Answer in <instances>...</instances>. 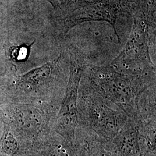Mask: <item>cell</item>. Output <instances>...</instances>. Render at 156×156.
I'll list each match as a JSON object with an SVG mask.
<instances>
[{"instance_id":"6da1fadb","label":"cell","mask_w":156,"mask_h":156,"mask_svg":"<svg viewBox=\"0 0 156 156\" xmlns=\"http://www.w3.org/2000/svg\"><path fill=\"white\" fill-rule=\"evenodd\" d=\"M88 80L95 89L124 112L129 119L138 117L140 95L147 89L155 85L119 73L111 65L90 67Z\"/></svg>"},{"instance_id":"7a4b0ae2","label":"cell","mask_w":156,"mask_h":156,"mask_svg":"<svg viewBox=\"0 0 156 156\" xmlns=\"http://www.w3.org/2000/svg\"><path fill=\"white\" fill-rule=\"evenodd\" d=\"M107 101L89 82L79 86L78 127L94 133L105 142L112 140L128 119L124 112L109 105Z\"/></svg>"},{"instance_id":"3957f363","label":"cell","mask_w":156,"mask_h":156,"mask_svg":"<svg viewBox=\"0 0 156 156\" xmlns=\"http://www.w3.org/2000/svg\"><path fill=\"white\" fill-rule=\"evenodd\" d=\"M70 72L60 106L53 125V132L68 143L76 145V130L79 124L78 100L80 82L86 68L83 54L73 47L69 51Z\"/></svg>"},{"instance_id":"277c9868","label":"cell","mask_w":156,"mask_h":156,"mask_svg":"<svg viewBox=\"0 0 156 156\" xmlns=\"http://www.w3.org/2000/svg\"><path fill=\"white\" fill-rule=\"evenodd\" d=\"M104 143L116 156H156V124L128 118L112 140Z\"/></svg>"},{"instance_id":"5b68a950","label":"cell","mask_w":156,"mask_h":156,"mask_svg":"<svg viewBox=\"0 0 156 156\" xmlns=\"http://www.w3.org/2000/svg\"><path fill=\"white\" fill-rule=\"evenodd\" d=\"M120 6L119 0H89L83 2L76 6L73 11L62 19V31L66 34L75 26L86 22H106L111 25L120 42L116 23Z\"/></svg>"},{"instance_id":"8992f818","label":"cell","mask_w":156,"mask_h":156,"mask_svg":"<svg viewBox=\"0 0 156 156\" xmlns=\"http://www.w3.org/2000/svg\"><path fill=\"white\" fill-rule=\"evenodd\" d=\"M55 109L42 104H24L16 108L15 124L17 127L33 144L49 134L51 119Z\"/></svg>"},{"instance_id":"52a82bcc","label":"cell","mask_w":156,"mask_h":156,"mask_svg":"<svg viewBox=\"0 0 156 156\" xmlns=\"http://www.w3.org/2000/svg\"><path fill=\"white\" fill-rule=\"evenodd\" d=\"M62 55L23 76L21 83L27 93L38 94L57 79Z\"/></svg>"},{"instance_id":"ba28073f","label":"cell","mask_w":156,"mask_h":156,"mask_svg":"<svg viewBox=\"0 0 156 156\" xmlns=\"http://www.w3.org/2000/svg\"><path fill=\"white\" fill-rule=\"evenodd\" d=\"M76 142L81 147L85 156H116L106 148L104 141L97 135L80 127L76 130Z\"/></svg>"},{"instance_id":"9c48e42d","label":"cell","mask_w":156,"mask_h":156,"mask_svg":"<svg viewBox=\"0 0 156 156\" xmlns=\"http://www.w3.org/2000/svg\"><path fill=\"white\" fill-rule=\"evenodd\" d=\"M19 144L16 138L9 130H6L1 140V149L7 155L13 156L19 149Z\"/></svg>"},{"instance_id":"30bf717a","label":"cell","mask_w":156,"mask_h":156,"mask_svg":"<svg viewBox=\"0 0 156 156\" xmlns=\"http://www.w3.org/2000/svg\"><path fill=\"white\" fill-rule=\"evenodd\" d=\"M32 44L30 45H21L20 46L12 48L11 53L12 58L14 60L17 61H22L26 60L28 57Z\"/></svg>"},{"instance_id":"8fae6325","label":"cell","mask_w":156,"mask_h":156,"mask_svg":"<svg viewBox=\"0 0 156 156\" xmlns=\"http://www.w3.org/2000/svg\"><path fill=\"white\" fill-rule=\"evenodd\" d=\"M62 1H63V2L66 5H75L76 6L79 4H81L82 2L89 1V0H62Z\"/></svg>"},{"instance_id":"7c38bea8","label":"cell","mask_w":156,"mask_h":156,"mask_svg":"<svg viewBox=\"0 0 156 156\" xmlns=\"http://www.w3.org/2000/svg\"><path fill=\"white\" fill-rule=\"evenodd\" d=\"M49 2L55 8L59 7V0H46Z\"/></svg>"}]
</instances>
